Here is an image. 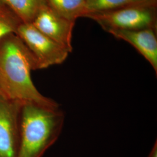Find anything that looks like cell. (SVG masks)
Returning a JSON list of instances; mask_svg holds the SVG:
<instances>
[{
    "mask_svg": "<svg viewBox=\"0 0 157 157\" xmlns=\"http://www.w3.org/2000/svg\"><path fill=\"white\" fill-rule=\"evenodd\" d=\"M33 56L16 34L0 40V76L8 99L50 108L59 107L52 99L43 95L34 86L31 72L37 70Z\"/></svg>",
    "mask_w": 157,
    "mask_h": 157,
    "instance_id": "cell-1",
    "label": "cell"
},
{
    "mask_svg": "<svg viewBox=\"0 0 157 157\" xmlns=\"http://www.w3.org/2000/svg\"><path fill=\"white\" fill-rule=\"evenodd\" d=\"M65 114L59 108L25 103L20 111L17 157H42L62 132Z\"/></svg>",
    "mask_w": 157,
    "mask_h": 157,
    "instance_id": "cell-2",
    "label": "cell"
},
{
    "mask_svg": "<svg viewBox=\"0 0 157 157\" xmlns=\"http://www.w3.org/2000/svg\"><path fill=\"white\" fill-rule=\"evenodd\" d=\"M84 17L95 21L106 32L157 29V6H128L111 11L89 13Z\"/></svg>",
    "mask_w": 157,
    "mask_h": 157,
    "instance_id": "cell-3",
    "label": "cell"
},
{
    "mask_svg": "<svg viewBox=\"0 0 157 157\" xmlns=\"http://www.w3.org/2000/svg\"><path fill=\"white\" fill-rule=\"evenodd\" d=\"M16 34L33 56L38 69L61 64L70 53L64 47L40 32L31 23H22Z\"/></svg>",
    "mask_w": 157,
    "mask_h": 157,
    "instance_id": "cell-4",
    "label": "cell"
},
{
    "mask_svg": "<svg viewBox=\"0 0 157 157\" xmlns=\"http://www.w3.org/2000/svg\"><path fill=\"white\" fill-rule=\"evenodd\" d=\"M22 104L0 97V157H17Z\"/></svg>",
    "mask_w": 157,
    "mask_h": 157,
    "instance_id": "cell-5",
    "label": "cell"
},
{
    "mask_svg": "<svg viewBox=\"0 0 157 157\" xmlns=\"http://www.w3.org/2000/svg\"><path fill=\"white\" fill-rule=\"evenodd\" d=\"M75 22L61 16L47 4L43 6L31 23L40 32L64 47L71 53Z\"/></svg>",
    "mask_w": 157,
    "mask_h": 157,
    "instance_id": "cell-6",
    "label": "cell"
},
{
    "mask_svg": "<svg viewBox=\"0 0 157 157\" xmlns=\"http://www.w3.org/2000/svg\"><path fill=\"white\" fill-rule=\"evenodd\" d=\"M107 32L115 37L123 40L134 47L149 62L157 73V38L156 29L137 30H111Z\"/></svg>",
    "mask_w": 157,
    "mask_h": 157,
    "instance_id": "cell-7",
    "label": "cell"
},
{
    "mask_svg": "<svg viewBox=\"0 0 157 157\" xmlns=\"http://www.w3.org/2000/svg\"><path fill=\"white\" fill-rule=\"evenodd\" d=\"M0 3L8 7L24 23H30L45 0H0Z\"/></svg>",
    "mask_w": 157,
    "mask_h": 157,
    "instance_id": "cell-8",
    "label": "cell"
},
{
    "mask_svg": "<svg viewBox=\"0 0 157 157\" xmlns=\"http://www.w3.org/2000/svg\"><path fill=\"white\" fill-rule=\"evenodd\" d=\"M87 0H45L48 6L61 16L76 22L83 17Z\"/></svg>",
    "mask_w": 157,
    "mask_h": 157,
    "instance_id": "cell-9",
    "label": "cell"
},
{
    "mask_svg": "<svg viewBox=\"0 0 157 157\" xmlns=\"http://www.w3.org/2000/svg\"><path fill=\"white\" fill-rule=\"evenodd\" d=\"M130 6H134L130 0H87L83 17L89 13L111 11Z\"/></svg>",
    "mask_w": 157,
    "mask_h": 157,
    "instance_id": "cell-10",
    "label": "cell"
},
{
    "mask_svg": "<svg viewBox=\"0 0 157 157\" xmlns=\"http://www.w3.org/2000/svg\"><path fill=\"white\" fill-rule=\"evenodd\" d=\"M22 23L13 12L0 3V40L8 34L17 33Z\"/></svg>",
    "mask_w": 157,
    "mask_h": 157,
    "instance_id": "cell-11",
    "label": "cell"
},
{
    "mask_svg": "<svg viewBox=\"0 0 157 157\" xmlns=\"http://www.w3.org/2000/svg\"><path fill=\"white\" fill-rule=\"evenodd\" d=\"M134 6H157V0H130Z\"/></svg>",
    "mask_w": 157,
    "mask_h": 157,
    "instance_id": "cell-12",
    "label": "cell"
},
{
    "mask_svg": "<svg viewBox=\"0 0 157 157\" xmlns=\"http://www.w3.org/2000/svg\"><path fill=\"white\" fill-rule=\"evenodd\" d=\"M0 97H4L6 98H8L6 94V90L4 89V84H3L1 76H0Z\"/></svg>",
    "mask_w": 157,
    "mask_h": 157,
    "instance_id": "cell-13",
    "label": "cell"
},
{
    "mask_svg": "<svg viewBox=\"0 0 157 157\" xmlns=\"http://www.w3.org/2000/svg\"><path fill=\"white\" fill-rule=\"evenodd\" d=\"M148 157H157V141H155Z\"/></svg>",
    "mask_w": 157,
    "mask_h": 157,
    "instance_id": "cell-14",
    "label": "cell"
}]
</instances>
